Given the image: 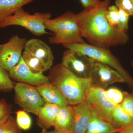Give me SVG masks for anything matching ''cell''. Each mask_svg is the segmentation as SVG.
Instances as JSON below:
<instances>
[{"mask_svg": "<svg viewBox=\"0 0 133 133\" xmlns=\"http://www.w3.org/2000/svg\"><path fill=\"white\" fill-rule=\"evenodd\" d=\"M111 0H104L94 7L84 9L77 14L83 38L90 44L107 48L123 45L128 42V36L108 23L105 13Z\"/></svg>", "mask_w": 133, "mask_h": 133, "instance_id": "6da1fadb", "label": "cell"}, {"mask_svg": "<svg viewBox=\"0 0 133 133\" xmlns=\"http://www.w3.org/2000/svg\"><path fill=\"white\" fill-rule=\"evenodd\" d=\"M48 77L49 83L57 88L71 106L85 101L91 87L90 80L78 77L61 63L50 68Z\"/></svg>", "mask_w": 133, "mask_h": 133, "instance_id": "7a4b0ae2", "label": "cell"}, {"mask_svg": "<svg viewBox=\"0 0 133 133\" xmlns=\"http://www.w3.org/2000/svg\"><path fill=\"white\" fill-rule=\"evenodd\" d=\"M45 26L46 29L53 34L49 38L51 44L64 45L85 43L76 14L71 11L65 12L55 19H48Z\"/></svg>", "mask_w": 133, "mask_h": 133, "instance_id": "3957f363", "label": "cell"}, {"mask_svg": "<svg viewBox=\"0 0 133 133\" xmlns=\"http://www.w3.org/2000/svg\"><path fill=\"white\" fill-rule=\"evenodd\" d=\"M63 45L66 49L80 52L97 62L107 65L114 69L121 75L125 83L133 92V78L122 66L118 58L108 49L94 46L85 42Z\"/></svg>", "mask_w": 133, "mask_h": 133, "instance_id": "277c9868", "label": "cell"}, {"mask_svg": "<svg viewBox=\"0 0 133 133\" xmlns=\"http://www.w3.org/2000/svg\"><path fill=\"white\" fill-rule=\"evenodd\" d=\"M49 12H36L30 14L23 8L6 18L0 24V28L17 26L25 28L34 35L40 36L46 34L45 23L51 19Z\"/></svg>", "mask_w": 133, "mask_h": 133, "instance_id": "5b68a950", "label": "cell"}, {"mask_svg": "<svg viewBox=\"0 0 133 133\" xmlns=\"http://www.w3.org/2000/svg\"><path fill=\"white\" fill-rule=\"evenodd\" d=\"M14 90L16 104L28 112L37 116L40 109L45 102L36 87L18 83L15 85Z\"/></svg>", "mask_w": 133, "mask_h": 133, "instance_id": "8992f818", "label": "cell"}, {"mask_svg": "<svg viewBox=\"0 0 133 133\" xmlns=\"http://www.w3.org/2000/svg\"><path fill=\"white\" fill-rule=\"evenodd\" d=\"M94 62L84 54L67 49L63 54L61 64L78 77L90 80Z\"/></svg>", "mask_w": 133, "mask_h": 133, "instance_id": "52a82bcc", "label": "cell"}, {"mask_svg": "<svg viewBox=\"0 0 133 133\" xmlns=\"http://www.w3.org/2000/svg\"><path fill=\"white\" fill-rule=\"evenodd\" d=\"M27 41L26 38L16 35L3 44L0 50V66L3 69L9 72L19 63Z\"/></svg>", "mask_w": 133, "mask_h": 133, "instance_id": "ba28073f", "label": "cell"}, {"mask_svg": "<svg viewBox=\"0 0 133 133\" xmlns=\"http://www.w3.org/2000/svg\"><path fill=\"white\" fill-rule=\"evenodd\" d=\"M86 100L98 117L111 123L112 112L116 105L109 100L106 94L105 90L91 86Z\"/></svg>", "mask_w": 133, "mask_h": 133, "instance_id": "9c48e42d", "label": "cell"}, {"mask_svg": "<svg viewBox=\"0 0 133 133\" xmlns=\"http://www.w3.org/2000/svg\"><path fill=\"white\" fill-rule=\"evenodd\" d=\"M90 81L91 86L104 90L113 83H125L123 77L114 69L95 60L93 64Z\"/></svg>", "mask_w": 133, "mask_h": 133, "instance_id": "30bf717a", "label": "cell"}, {"mask_svg": "<svg viewBox=\"0 0 133 133\" xmlns=\"http://www.w3.org/2000/svg\"><path fill=\"white\" fill-rule=\"evenodd\" d=\"M9 74L10 78L19 83L35 87L50 83L48 76L43 74H36L31 71L22 57L19 63L9 72Z\"/></svg>", "mask_w": 133, "mask_h": 133, "instance_id": "8fae6325", "label": "cell"}, {"mask_svg": "<svg viewBox=\"0 0 133 133\" xmlns=\"http://www.w3.org/2000/svg\"><path fill=\"white\" fill-rule=\"evenodd\" d=\"M24 50L42 62L48 70L52 67L54 61L52 51L49 46L43 41L36 38L30 39L26 42Z\"/></svg>", "mask_w": 133, "mask_h": 133, "instance_id": "7c38bea8", "label": "cell"}, {"mask_svg": "<svg viewBox=\"0 0 133 133\" xmlns=\"http://www.w3.org/2000/svg\"><path fill=\"white\" fill-rule=\"evenodd\" d=\"M72 107L74 114L72 133H85L90 121L93 109L86 100Z\"/></svg>", "mask_w": 133, "mask_h": 133, "instance_id": "4fadbf2b", "label": "cell"}, {"mask_svg": "<svg viewBox=\"0 0 133 133\" xmlns=\"http://www.w3.org/2000/svg\"><path fill=\"white\" fill-rule=\"evenodd\" d=\"M74 119L72 106L59 107L53 127L56 130L72 133Z\"/></svg>", "mask_w": 133, "mask_h": 133, "instance_id": "5bb4252c", "label": "cell"}, {"mask_svg": "<svg viewBox=\"0 0 133 133\" xmlns=\"http://www.w3.org/2000/svg\"><path fill=\"white\" fill-rule=\"evenodd\" d=\"M36 87L45 103L57 105L59 107L69 105L61 93L50 83Z\"/></svg>", "mask_w": 133, "mask_h": 133, "instance_id": "9a60e30c", "label": "cell"}, {"mask_svg": "<svg viewBox=\"0 0 133 133\" xmlns=\"http://www.w3.org/2000/svg\"><path fill=\"white\" fill-rule=\"evenodd\" d=\"M59 107L57 105L45 103L41 107L37 119V124L42 131H48L53 127Z\"/></svg>", "mask_w": 133, "mask_h": 133, "instance_id": "2e32d148", "label": "cell"}, {"mask_svg": "<svg viewBox=\"0 0 133 133\" xmlns=\"http://www.w3.org/2000/svg\"><path fill=\"white\" fill-rule=\"evenodd\" d=\"M34 0H0V24Z\"/></svg>", "mask_w": 133, "mask_h": 133, "instance_id": "e0dca14e", "label": "cell"}, {"mask_svg": "<svg viewBox=\"0 0 133 133\" xmlns=\"http://www.w3.org/2000/svg\"><path fill=\"white\" fill-rule=\"evenodd\" d=\"M120 129L98 116L93 110L90 121L85 133H118Z\"/></svg>", "mask_w": 133, "mask_h": 133, "instance_id": "ac0fdd59", "label": "cell"}, {"mask_svg": "<svg viewBox=\"0 0 133 133\" xmlns=\"http://www.w3.org/2000/svg\"><path fill=\"white\" fill-rule=\"evenodd\" d=\"M133 123V119L123 110L120 105L116 106L112 112L111 124L115 128L121 129Z\"/></svg>", "mask_w": 133, "mask_h": 133, "instance_id": "d6986e66", "label": "cell"}, {"mask_svg": "<svg viewBox=\"0 0 133 133\" xmlns=\"http://www.w3.org/2000/svg\"><path fill=\"white\" fill-rule=\"evenodd\" d=\"M22 57L26 65L34 73L43 74L44 72L48 71V69L43 62L29 52L24 50Z\"/></svg>", "mask_w": 133, "mask_h": 133, "instance_id": "ffe728a7", "label": "cell"}, {"mask_svg": "<svg viewBox=\"0 0 133 133\" xmlns=\"http://www.w3.org/2000/svg\"><path fill=\"white\" fill-rule=\"evenodd\" d=\"M16 120L19 127L24 131L30 129L32 125V120L28 112L24 110H19L16 112Z\"/></svg>", "mask_w": 133, "mask_h": 133, "instance_id": "44dd1931", "label": "cell"}, {"mask_svg": "<svg viewBox=\"0 0 133 133\" xmlns=\"http://www.w3.org/2000/svg\"><path fill=\"white\" fill-rule=\"evenodd\" d=\"M17 124L16 120L11 115L0 125V133H23Z\"/></svg>", "mask_w": 133, "mask_h": 133, "instance_id": "7402d4cb", "label": "cell"}, {"mask_svg": "<svg viewBox=\"0 0 133 133\" xmlns=\"http://www.w3.org/2000/svg\"><path fill=\"white\" fill-rule=\"evenodd\" d=\"M15 85L9 74L0 66V90L10 91L14 89Z\"/></svg>", "mask_w": 133, "mask_h": 133, "instance_id": "603a6c76", "label": "cell"}, {"mask_svg": "<svg viewBox=\"0 0 133 133\" xmlns=\"http://www.w3.org/2000/svg\"><path fill=\"white\" fill-rule=\"evenodd\" d=\"M105 92L109 100L114 104L120 105L124 98V92L116 87H111L105 90Z\"/></svg>", "mask_w": 133, "mask_h": 133, "instance_id": "cb8c5ba5", "label": "cell"}, {"mask_svg": "<svg viewBox=\"0 0 133 133\" xmlns=\"http://www.w3.org/2000/svg\"><path fill=\"white\" fill-rule=\"evenodd\" d=\"M119 9L116 6H109L105 13L108 23L113 28H117L118 22Z\"/></svg>", "mask_w": 133, "mask_h": 133, "instance_id": "d4e9b609", "label": "cell"}, {"mask_svg": "<svg viewBox=\"0 0 133 133\" xmlns=\"http://www.w3.org/2000/svg\"><path fill=\"white\" fill-rule=\"evenodd\" d=\"M123 110L133 119V93L125 92L124 100L120 104Z\"/></svg>", "mask_w": 133, "mask_h": 133, "instance_id": "484cf974", "label": "cell"}, {"mask_svg": "<svg viewBox=\"0 0 133 133\" xmlns=\"http://www.w3.org/2000/svg\"><path fill=\"white\" fill-rule=\"evenodd\" d=\"M12 107L5 99H0V125L11 115Z\"/></svg>", "mask_w": 133, "mask_h": 133, "instance_id": "4316f807", "label": "cell"}, {"mask_svg": "<svg viewBox=\"0 0 133 133\" xmlns=\"http://www.w3.org/2000/svg\"><path fill=\"white\" fill-rule=\"evenodd\" d=\"M130 16L123 10L119 9L118 22L117 28L120 31L127 33L128 30V21Z\"/></svg>", "mask_w": 133, "mask_h": 133, "instance_id": "83f0119b", "label": "cell"}, {"mask_svg": "<svg viewBox=\"0 0 133 133\" xmlns=\"http://www.w3.org/2000/svg\"><path fill=\"white\" fill-rule=\"evenodd\" d=\"M116 6L130 16L133 15V0H115Z\"/></svg>", "mask_w": 133, "mask_h": 133, "instance_id": "f1b7e54d", "label": "cell"}, {"mask_svg": "<svg viewBox=\"0 0 133 133\" xmlns=\"http://www.w3.org/2000/svg\"><path fill=\"white\" fill-rule=\"evenodd\" d=\"M84 9L89 8L97 6L101 0H79Z\"/></svg>", "mask_w": 133, "mask_h": 133, "instance_id": "f546056e", "label": "cell"}, {"mask_svg": "<svg viewBox=\"0 0 133 133\" xmlns=\"http://www.w3.org/2000/svg\"><path fill=\"white\" fill-rule=\"evenodd\" d=\"M119 133H133V123L120 130Z\"/></svg>", "mask_w": 133, "mask_h": 133, "instance_id": "4dcf8cb0", "label": "cell"}, {"mask_svg": "<svg viewBox=\"0 0 133 133\" xmlns=\"http://www.w3.org/2000/svg\"><path fill=\"white\" fill-rule=\"evenodd\" d=\"M40 133H72L70 132H63V131H59V130H56V129H54V130L50 131H42Z\"/></svg>", "mask_w": 133, "mask_h": 133, "instance_id": "1f68e13d", "label": "cell"}, {"mask_svg": "<svg viewBox=\"0 0 133 133\" xmlns=\"http://www.w3.org/2000/svg\"><path fill=\"white\" fill-rule=\"evenodd\" d=\"M3 46V44H0V50H1V49L2 48Z\"/></svg>", "mask_w": 133, "mask_h": 133, "instance_id": "d6a6232c", "label": "cell"}, {"mask_svg": "<svg viewBox=\"0 0 133 133\" xmlns=\"http://www.w3.org/2000/svg\"><path fill=\"white\" fill-rule=\"evenodd\" d=\"M131 65H132V66H133V60L132 62V63H131Z\"/></svg>", "mask_w": 133, "mask_h": 133, "instance_id": "836d02e7", "label": "cell"}, {"mask_svg": "<svg viewBox=\"0 0 133 133\" xmlns=\"http://www.w3.org/2000/svg\"></svg>", "mask_w": 133, "mask_h": 133, "instance_id": "e575fe53", "label": "cell"}, {"mask_svg": "<svg viewBox=\"0 0 133 133\" xmlns=\"http://www.w3.org/2000/svg\"></svg>", "mask_w": 133, "mask_h": 133, "instance_id": "d590c367", "label": "cell"}]
</instances>
